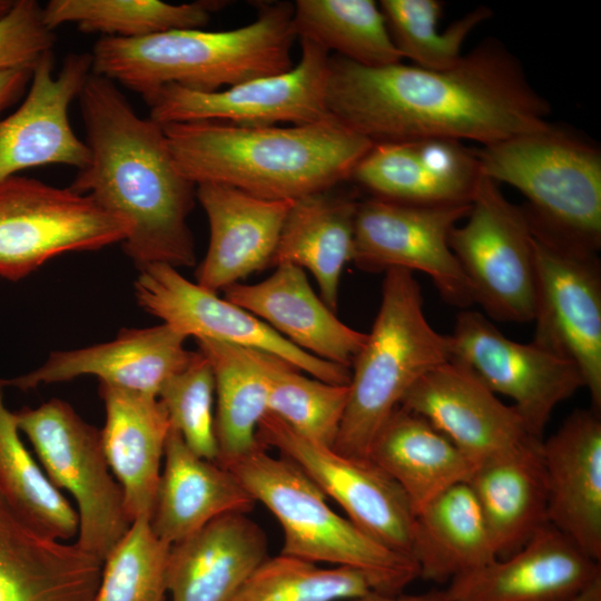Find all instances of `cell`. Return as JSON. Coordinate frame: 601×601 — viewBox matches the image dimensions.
Returning <instances> with one entry per match:
<instances>
[{
	"label": "cell",
	"instance_id": "cell-1",
	"mask_svg": "<svg viewBox=\"0 0 601 601\" xmlns=\"http://www.w3.org/2000/svg\"><path fill=\"white\" fill-rule=\"evenodd\" d=\"M328 114L373 142L472 140L484 146L550 125L549 102L503 43L486 39L447 70L329 59Z\"/></svg>",
	"mask_w": 601,
	"mask_h": 601
},
{
	"label": "cell",
	"instance_id": "cell-2",
	"mask_svg": "<svg viewBox=\"0 0 601 601\" xmlns=\"http://www.w3.org/2000/svg\"><path fill=\"white\" fill-rule=\"evenodd\" d=\"M78 101L90 157L69 187L129 225L121 245L138 269L194 266L187 219L196 185L178 168L164 127L140 117L114 81L92 72Z\"/></svg>",
	"mask_w": 601,
	"mask_h": 601
},
{
	"label": "cell",
	"instance_id": "cell-3",
	"mask_svg": "<svg viewBox=\"0 0 601 601\" xmlns=\"http://www.w3.org/2000/svg\"><path fill=\"white\" fill-rule=\"evenodd\" d=\"M180 171L196 186L219 184L268 200H295L348 179L373 141L332 116L312 124L162 126Z\"/></svg>",
	"mask_w": 601,
	"mask_h": 601
},
{
	"label": "cell",
	"instance_id": "cell-4",
	"mask_svg": "<svg viewBox=\"0 0 601 601\" xmlns=\"http://www.w3.org/2000/svg\"><path fill=\"white\" fill-rule=\"evenodd\" d=\"M294 4H263L255 21L225 31L175 29L124 39L100 37L92 47L91 72L142 98L168 85L196 91L278 75L293 65Z\"/></svg>",
	"mask_w": 601,
	"mask_h": 601
},
{
	"label": "cell",
	"instance_id": "cell-5",
	"mask_svg": "<svg viewBox=\"0 0 601 601\" xmlns=\"http://www.w3.org/2000/svg\"><path fill=\"white\" fill-rule=\"evenodd\" d=\"M449 361V335L436 332L426 319L413 273L385 270L377 315L351 367L348 400L333 449L368 459L377 432L406 393Z\"/></svg>",
	"mask_w": 601,
	"mask_h": 601
},
{
	"label": "cell",
	"instance_id": "cell-6",
	"mask_svg": "<svg viewBox=\"0 0 601 601\" xmlns=\"http://www.w3.org/2000/svg\"><path fill=\"white\" fill-rule=\"evenodd\" d=\"M481 173L528 199L535 229L597 253L601 245V152L553 125L484 146Z\"/></svg>",
	"mask_w": 601,
	"mask_h": 601
},
{
	"label": "cell",
	"instance_id": "cell-7",
	"mask_svg": "<svg viewBox=\"0 0 601 601\" xmlns=\"http://www.w3.org/2000/svg\"><path fill=\"white\" fill-rule=\"evenodd\" d=\"M224 467L277 519L284 534L280 554L371 572L391 593H401L420 577L412 558L385 548L334 512L326 495L288 459L260 447Z\"/></svg>",
	"mask_w": 601,
	"mask_h": 601
},
{
	"label": "cell",
	"instance_id": "cell-8",
	"mask_svg": "<svg viewBox=\"0 0 601 601\" xmlns=\"http://www.w3.org/2000/svg\"><path fill=\"white\" fill-rule=\"evenodd\" d=\"M14 414L19 431L31 442L49 480L76 500V543L104 562L131 521L122 489L111 475L100 430L59 398Z\"/></svg>",
	"mask_w": 601,
	"mask_h": 601
},
{
	"label": "cell",
	"instance_id": "cell-9",
	"mask_svg": "<svg viewBox=\"0 0 601 601\" xmlns=\"http://www.w3.org/2000/svg\"><path fill=\"white\" fill-rule=\"evenodd\" d=\"M465 219L452 229L450 246L473 303L496 321L532 322L536 266L526 213L506 199L497 183L482 174Z\"/></svg>",
	"mask_w": 601,
	"mask_h": 601
},
{
	"label": "cell",
	"instance_id": "cell-10",
	"mask_svg": "<svg viewBox=\"0 0 601 601\" xmlns=\"http://www.w3.org/2000/svg\"><path fill=\"white\" fill-rule=\"evenodd\" d=\"M130 227L70 187L13 175L0 180V277L16 282L48 260L122 243Z\"/></svg>",
	"mask_w": 601,
	"mask_h": 601
},
{
	"label": "cell",
	"instance_id": "cell-11",
	"mask_svg": "<svg viewBox=\"0 0 601 601\" xmlns=\"http://www.w3.org/2000/svg\"><path fill=\"white\" fill-rule=\"evenodd\" d=\"M532 228L536 266L535 344L573 363L601 408V270L597 253Z\"/></svg>",
	"mask_w": 601,
	"mask_h": 601
},
{
	"label": "cell",
	"instance_id": "cell-12",
	"mask_svg": "<svg viewBox=\"0 0 601 601\" xmlns=\"http://www.w3.org/2000/svg\"><path fill=\"white\" fill-rule=\"evenodd\" d=\"M302 57L289 70L204 92L168 85L144 98L161 126L221 121L240 126L305 125L331 117L326 108L328 51L300 40Z\"/></svg>",
	"mask_w": 601,
	"mask_h": 601
},
{
	"label": "cell",
	"instance_id": "cell-13",
	"mask_svg": "<svg viewBox=\"0 0 601 601\" xmlns=\"http://www.w3.org/2000/svg\"><path fill=\"white\" fill-rule=\"evenodd\" d=\"M257 439L295 463L363 532L413 559L414 509L400 485L372 460L314 443L270 413L262 418Z\"/></svg>",
	"mask_w": 601,
	"mask_h": 601
},
{
	"label": "cell",
	"instance_id": "cell-14",
	"mask_svg": "<svg viewBox=\"0 0 601 601\" xmlns=\"http://www.w3.org/2000/svg\"><path fill=\"white\" fill-rule=\"evenodd\" d=\"M471 204L413 205L381 198L358 203L352 262L364 270H418L443 299L462 309L472 293L450 246V234Z\"/></svg>",
	"mask_w": 601,
	"mask_h": 601
},
{
	"label": "cell",
	"instance_id": "cell-15",
	"mask_svg": "<svg viewBox=\"0 0 601 601\" xmlns=\"http://www.w3.org/2000/svg\"><path fill=\"white\" fill-rule=\"evenodd\" d=\"M450 338L451 361L513 401L529 432L542 440L555 407L584 387L578 367L531 342L504 336L483 314L462 309Z\"/></svg>",
	"mask_w": 601,
	"mask_h": 601
},
{
	"label": "cell",
	"instance_id": "cell-16",
	"mask_svg": "<svg viewBox=\"0 0 601 601\" xmlns=\"http://www.w3.org/2000/svg\"><path fill=\"white\" fill-rule=\"evenodd\" d=\"M134 285L139 306L186 337L267 352L325 383L351 382L349 368L296 347L252 313L188 280L173 266L147 265Z\"/></svg>",
	"mask_w": 601,
	"mask_h": 601
},
{
	"label": "cell",
	"instance_id": "cell-17",
	"mask_svg": "<svg viewBox=\"0 0 601 601\" xmlns=\"http://www.w3.org/2000/svg\"><path fill=\"white\" fill-rule=\"evenodd\" d=\"M53 63L50 51L33 68L20 106L0 117V180L47 165L79 170L89 161V149L70 124L69 107L91 73L90 52L68 55L57 73Z\"/></svg>",
	"mask_w": 601,
	"mask_h": 601
},
{
	"label": "cell",
	"instance_id": "cell-18",
	"mask_svg": "<svg viewBox=\"0 0 601 601\" xmlns=\"http://www.w3.org/2000/svg\"><path fill=\"white\" fill-rule=\"evenodd\" d=\"M400 406L426 418L475 466L539 440L512 405L453 361L422 376Z\"/></svg>",
	"mask_w": 601,
	"mask_h": 601
},
{
	"label": "cell",
	"instance_id": "cell-19",
	"mask_svg": "<svg viewBox=\"0 0 601 601\" xmlns=\"http://www.w3.org/2000/svg\"><path fill=\"white\" fill-rule=\"evenodd\" d=\"M601 579L600 561L544 523L509 558L450 581L449 601H571Z\"/></svg>",
	"mask_w": 601,
	"mask_h": 601
},
{
	"label": "cell",
	"instance_id": "cell-20",
	"mask_svg": "<svg viewBox=\"0 0 601 601\" xmlns=\"http://www.w3.org/2000/svg\"><path fill=\"white\" fill-rule=\"evenodd\" d=\"M187 337L162 323L145 328H122L114 341L83 348L51 352L37 370L0 380L4 386L22 391L41 384L93 375L100 383L154 396L166 381L183 370L193 352L185 347Z\"/></svg>",
	"mask_w": 601,
	"mask_h": 601
},
{
	"label": "cell",
	"instance_id": "cell-21",
	"mask_svg": "<svg viewBox=\"0 0 601 601\" xmlns=\"http://www.w3.org/2000/svg\"><path fill=\"white\" fill-rule=\"evenodd\" d=\"M481 168L462 141L374 142L352 178L376 198L413 205L471 204Z\"/></svg>",
	"mask_w": 601,
	"mask_h": 601
},
{
	"label": "cell",
	"instance_id": "cell-22",
	"mask_svg": "<svg viewBox=\"0 0 601 601\" xmlns=\"http://www.w3.org/2000/svg\"><path fill=\"white\" fill-rule=\"evenodd\" d=\"M548 523L592 559L601 560L600 411L572 412L541 443Z\"/></svg>",
	"mask_w": 601,
	"mask_h": 601
},
{
	"label": "cell",
	"instance_id": "cell-23",
	"mask_svg": "<svg viewBox=\"0 0 601 601\" xmlns=\"http://www.w3.org/2000/svg\"><path fill=\"white\" fill-rule=\"evenodd\" d=\"M196 198L209 225L205 258L196 283L213 293L272 266L293 200H268L234 187L199 184Z\"/></svg>",
	"mask_w": 601,
	"mask_h": 601
},
{
	"label": "cell",
	"instance_id": "cell-24",
	"mask_svg": "<svg viewBox=\"0 0 601 601\" xmlns=\"http://www.w3.org/2000/svg\"><path fill=\"white\" fill-rule=\"evenodd\" d=\"M225 298L265 322L296 347L351 370L367 333L344 324L309 285L303 268L293 264L257 284H234Z\"/></svg>",
	"mask_w": 601,
	"mask_h": 601
},
{
	"label": "cell",
	"instance_id": "cell-25",
	"mask_svg": "<svg viewBox=\"0 0 601 601\" xmlns=\"http://www.w3.org/2000/svg\"><path fill=\"white\" fill-rule=\"evenodd\" d=\"M102 561L33 530L0 497V601H95Z\"/></svg>",
	"mask_w": 601,
	"mask_h": 601
},
{
	"label": "cell",
	"instance_id": "cell-26",
	"mask_svg": "<svg viewBox=\"0 0 601 601\" xmlns=\"http://www.w3.org/2000/svg\"><path fill=\"white\" fill-rule=\"evenodd\" d=\"M247 513L220 515L170 545V601H230L268 558L264 531Z\"/></svg>",
	"mask_w": 601,
	"mask_h": 601
},
{
	"label": "cell",
	"instance_id": "cell-27",
	"mask_svg": "<svg viewBox=\"0 0 601 601\" xmlns=\"http://www.w3.org/2000/svg\"><path fill=\"white\" fill-rule=\"evenodd\" d=\"M106 423L101 440L107 462L122 489L127 514L150 520L160 465L171 428L157 396L100 383Z\"/></svg>",
	"mask_w": 601,
	"mask_h": 601
},
{
	"label": "cell",
	"instance_id": "cell-28",
	"mask_svg": "<svg viewBox=\"0 0 601 601\" xmlns=\"http://www.w3.org/2000/svg\"><path fill=\"white\" fill-rule=\"evenodd\" d=\"M164 462L150 525L170 545L220 515L247 513L255 504L228 469L195 454L173 427Z\"/></svg>",
	"mask_w": 601,
	"mask_h": 601
},
{
	"label": "cell",
	"instance_id": "cell-29",
	"mask_svg": "<svg viewBox=\"0 0 601 601\" xmlns=\"http://www.w3.org/2000/svg\"><path fill=\"white\" fill-rule=\"evenodd\" d=\"M542 440L477 464L466 483L482 511L497 558L511 554L546 520Z\"/></svg>",
	"mask_w": 601,
	"mask_h": 601
},
{
	"label": "cell",
	"instance_id": "cell-30",
	"mask_svg": "<svg viewBox=\"0 0 601 601\" xmlns=\"http://www.w3.org/2000/svg\"><path fill=\"white\" fill-rule=\"evenodd\" d=\"M368 459L403 490L415 514L466 482L475 464L423 416L398 406L377 432Z\"/></svg>",
	"mask_w": 601,
	"mask_h": 601
},
{
	"label": "cell",
	"instance_id": "cell-31",
	"mask_svg": "<svg viewBox=\"0 0 601 601\" xmlns=\"http://www.w3.org/2000/svg\"><path fill=\"white\" fill-rule=\"evenodd\" d=\"M358 203L329 190L293 200L272 266L293 264L314 276L323 302L336 313L341 276L352 262Z\"/></svg>",
	"mask_w": 601,
	"mask_h": 601
},
{
	"label": "cell",
	"instance_id": "cell-32",
	"mask_svg": "<svg viewBox=\"0 0 601 601\" xmlns=\"http://www.w3.org/2000/svg\"><path fill=\"white\" fill-rule=\"evenodd\" d=\"M496 558L482 511L466 482L447 489L416 513L413 559L421 578L451 581Z\"/></svg>",
	"mask_w": 601,
	"mask_h": 601
},
{
	"label": "cell",
	"instance_id": "cell-33",
	"mask_svg": "<svg viewBox=\"0 0 601 601\" xmlns=\"http://www.w3.org/2000/svg\"><path fill=\"white\" fill-rule=\"evenodd\" d=\"M215 376L217 462L225 466L263 446L257 428L268 413V382L252 348L196 339Z\"/></svg>",
	"mask_w": 601,
	"mask_h": 601
},
{
	"label": "cell",
	"instance_id": "cell-34",
	"mask_svg": "<svg viewBox=\"0 0 601 601\" xmlns=\"http://www.w3.org/2000/svg\"><path fill=\"white\" fill-rule=\"evenodd\" d=\"M0 497L18 518L43 535L59 541L78 535L77 511L22 443L16 414L4 404L1 384Z\"/></svg>",
	"mask_w": 601,
	"mask_h": 601
},
{
	"label": "cell",
	"instance_id": "cell-35",
	"mask_svg": "<svg viewBox=\"0 0 601 601\" xmlns=\"http://www.w3.org/2000/svg\"><path fill=\"white\" fill-rule=\"evenodd\" d=\"M293 27L300 40L335 50L363 66L380 67L403 59L380 6L372 0H297Z\"/></svg>",
	"mask_w": 601,
	"mask_h": 601
},
{
	"label": "cell",
	"instance_id": "cell-36",
	"mask_svg": "<svg viewBox=\"0 0 601 601\" xmlns=\"http://www.w3.org/2000/svg\"><path fill=\"white\" fill-rule=\"evenodd\" d=\"M220 1L173 4L159 0H50L42 7L51 30L72 23L85 33L135 39L175 29H200Z\"/></svg>",
	"mask_w": 601,
	"mask_h": 601
},
{
	"label": "cell",
	"instance_id": "cell-37",
	"mask_svg": "<svg viewBox=\"0 0 601 601\" xmlns=\"http://www.w3.org/2000/svg\"><path fill=\"white\" fill-rule=\"evenodd\" d=\"M252 351L267 377L268 413L300 436L333 447L347 404L348 385L307 377L274 354Z\"/></svg>",
	"mask_w": 601,
	"mask_h": 601
},
{
	"label": "cell",
	"instance_id": "cell-38",
	"mask_svg": "<svg viewBox=\"0 0 601 601\" xmlns=\"http://www.w3.org/2000/svg\"><path fill=\"white\" fill-rule=\"evenodd\" d=\"M374 591L391 593L371 572L348 566L323 569L279 554L268 556L230 601H349Z\"/></svg>",
	"mask_w": 601,
	"mask_h": 601
},
{
	"label": "cell",
	"instance_id": "cell-39",
	"mask_svg": "<svg viewBox=\"0 0 601 601\" xmlns=\"http://www.w3.org/2000/svg\"><path fill=\"white\" fill-rule=\"evenodd\" d=\"M378 6L402 57L431 70L455 67L469 35L491 16L487 7H479L441 32L443 3L437 0H382Z\"/></svg>",
	"mask_w": 601,
	"mask_h": 601
},
{
	"label": "cell",
	"instance_id": "cell-40",
	"mask_svg": "<svg viewBox=\"0 0 601 601\" xmlns=\"http://www.w3.org/2000/svg\"><path fill=\"white\" fill-rule=\"evenodd\" d=\"M169 550L148 518L134 520L102 562L95 601H166Z\"/></svg>",
	"mask_w": 601,
	"mask_h": 601
},
{
	"label": "cell",
	"instance_id": "cell-41",
	"mask_svg": "<svg viewBox=\"0 0 601 601\" xmlns=\"http://www.w3.org/2000/svg\"><path fill=\"white\" fill-rule=\"evenodd\" d=\"M157 397L187 446L198 456L217 462L215 376L205 355L193 352L188 364L166 381Z\"/></svg>",
	"mask_w": 601,
	"mask_h": 601
},
{
	"label": "cell",
	"instance_id": "cell-42",
	"mask_svg": "<svg viewBox=\"0 0 601 601\" xmlns=\"http://www.w3.org/2000/svg\"><path fill=\"white\" fill-rule=\"evenodd\" d=\"M53 30L43 21L42 7L36 0H14L0 18V71L32 69L52 51Z\"/></svg>",
	"mask_w": 601,
	"mask_h": 601
},
{
	"label": "cell",
	"instance_id": "cell-43",
	"mask_svg": "<svg viewBox=\"0 0 601 601\" xmlns=\"http://www.w3.org/2000/svg\"><path fill=\"white\" fill-rule=\"evenodd\" d=\"M32 77V69L19 68L0 71V116L26 92Z\"/></svg>",
	"mask_w": 601,
	"mask_h": 601
},
{
	"label": "cell",
	"instance_id": "cell-44",
	"mask_svg": "<svg viewBox=\"0 0 601 601\" xmlns=\"http://www.w3.org/2000/svg\"><path fill=\"white\" fill-rule=\"evenodd\" d=\"M349 601H449L444 590H432L420 594L370 592Z\"/></svg>",
	"mask_w": 601,
	"mask_h": 601
},
{
	"label": "cell",
	"instance_id": "cell-45",
	"mask_svg": "<svg viewBox=\"0 0 601 601\" xmlns=\"http://www.w3.org/2000/svg\"><path fill=\"white\" fill-rule=\"evenodd\" d=\"M571 601H601V579L597 580Z\"/></svg>",
	"mask_w": 601,
	"mask_h": 601
},
{
	"label": "cell",
	"instance_id": "cell-46",
	"mask_svg": "<svg viewBox=\"0 0 601 601\" xmlns=\"http://www.w3.org/2000/svg\"><path fill=\"white\" fill-rule=\"evenodd\" d=\"M14 0H0V18H2L12 7Z\"/></svg>",
	"mask_w": 601,
	"mask_h": 601
}]
</instances>
